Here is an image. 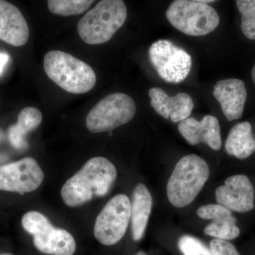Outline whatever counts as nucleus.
I'll return each instance as SVG.
<instances>
[{"instance_id":"nucleus-1","label":"nucleus","mask_w":255,"mask_h":255,"mask_svg":"<svg viewBox=\"0 0 255 255\" xmlns=\"http://www.w3.org/2000/svg\"><path fill=\"white\" fill-rule=\"evenodd\" d=\"M117 177V169L108 159L93 157L65 183L62 199L70 207L83 205L94 197L108 194Z\"/></svg>"},{"instance_id":"nucleus-2","label":"nucleus","mask_w":255,"mask_h":255,"mask_svg":"<svg viewBox=\"0 0 255 255\" xmlns=\"http://www.w3.org/2000/svg\"><path fill=\"white\" fill-rule=\"evenodd\" d=\"M45 73L60 88L72 94H85L95 86L97 78L88 64L60 50H50L43 60Z\"/></svg>"},{"instance_id":"nucleus-3","label":"nucleus","mask_w":255,"mask_h":255,"mask_svg":"<svg viewBox=\"0 0 255 255\" xmlns=\"http://www.w3.org/2000/svg\"><path fill=\"white\" fill-rule=\"evenodd\" d=\"M207 162L199 156H184L176 164L167 185L168 200L174 207L184 208L193 202L209 179Z\"/></svg>"},{"instance_id":"nucleus-4","label":"nucleus","mask_w":255,"mask_h":255,"mask_svg":"<svg viewBox=\"0 0 255 255\" xmlns=\"http://www.w3.org/2000/svg\"><path fill=\"white\" fill-rule=\"evenodd\" d=\"M127 14L122 0H102L79 21V36L87 44L107 43L123 26Z\"/></svg>"},{"instance_id":"nucleus-5","label":"nucleus","mask_w":255,"mask_h":255,"mask_svg":"<svg viewBox=\"0 0 255 255\" xmlns=\"http://www.w3.org/2000/svg\"><path fill=\"white\" fill-rule=\"evenodd\" d=\"M166 17L174 28L191 36L209 34L220 23L219 15L214 7L190 0L172 1L166 11Z\"/></svg>"},{"instance_id":"nucleus-6","label":"nucleus","mask_w":255,"mask_h":255,"mask_svg":"<svg viewBox=\"0 0 255 255\" xmlns=\"http://www.w3.org/2000/svg\"><path fill=\"white\" fill-rule=\"evenodd\" d=\"M23 229L31 234L38 251L50 255H73L76 243L68 231L53 226L44 215L29 211L23 216Z\"/></svg>"},{"instance_id":"nucleus-7","label":"nucleus","mask_w":255,"mask_h":255,"mask_svg":"<svg viewBox=\"0 0 255 255\" xmlns=\"http://www.w3.org/2000/svg\"><path fill=\"white\" fill-rule=\"evenodd\" d=\"M136 112V105L130 96L114 93L101 100L86 118L87 129L93 133L110 132L130 122Z\"/></svg>"},{"instance_id":"nucleus-8","label":"nucleus","mask_w":255,"mask_h":255,"mask_svg":"<svg viewBox=\"0 0 255 255\" xmlns=\"http://www.w3.org/2000/svg\"><path fill=\"white\" fill-rule=\"evenodd\" d=\"M131 216V202L125 194L111 199L96 219L94 234L101 244H117L127 232Z\"/></svg>"},{"instance_id":"nucleus-9","label":"nucleus","mask_w":255,"mask_h":255,"mask_svg":"<svg viewBox=\"0 0 255 255\" xmlns=\"http://www.w3.org/2000/svg\"><path fill=\"white\" fill-rule=\"evenodd\" d=\"M149 58L161 78L168 83L184 81L191 72V56L169 40H158L149 48Z\"/></svg>"},{"instance_id":"nucleus-10","label":"nucleus","mask_w":255,"mask_h":255,"mask_svg":"<svg viewBox=\"0 0 255 255\" xmlns=\"http://www.w3.org/2000/svg\"><path fill=\"white\" fill-rule=\"evenodd\" d=\"M43 179V170L32 157L0 166V190L23 195L38 189Z\"/></svg>"},{"instance_id":"nucleus-11","label":"nucleus","mask_w":255,"mask_h":255,"mask_svg":"<svg viewBox=\"0 0 255 255\" xmlns=\"http://www.w3.org/2000/svg\"><path fill=\"white\" fill-rule=\"evenodd\" d=\"M216 200L230 211L248 212L255 208L254 187L246 175L231 176L226 179L224 185L216 189Z\"/></svg>"},{"instance_id":"nucleus-12","label":"nucleus","mask_w":255,"mask_h":255,"mask_svg":"<svg viewBox=\"0 0 255 255\" xmlns=\"http://www.w3.org/2000/svg\"><path fill=\"white\" fill-rule=\"evenodd\" d=\"M178 130L191 145L205 143L214 150L222 147L221 127L214 116L206 115L201 121L189 117L179 124Z\"/></svg>"},{"instance_id":"nucleus-13","label":"nucleus","mask_w":255,"mask_h":255,"mask_svg":"<svg viewBox=\"0 0 255 255\" xmlns=\"http://www.w3.org/2000/svg\"><path fill=\"white\" fill-rule=\"evenodd\" d=\"M148 95L154 110L173 123H180L189 118L194 109V102L188 94L179 93L174 97H169L162 89L152 87Z\"/></svg>"},{"instance_id":"nucleus-14","label":"nucleus","mask_w":255,"mask_h":255,"mask_svg":"<svg viewBox=\"0 0 255 255\" xmlns=\"http://www.w3.org/2000/svg\"><path fill=\"white\" fill-rule=\"evenodd\" d=\"M214 96L228 121L241 119L247 100L246 85L243 80L236 78L220 80L214 86Z\"/></svg>"},{"instance_id":"nucleus-15","label":"nucleus","mask_w":255,"mask_h":255,"mask_svg":"<svg viewBox=\"0 0 255 255\" xmlns=\"http://www.w3.org/2000/svg\"><path fill=\"white\" fill-rule=\"evenodd\" d=\"M201 219L211 220L213 222L204 228L207 236L223 241H231L240 236L241 231L236 226L237 219L229 209L219 204H207L197 210Z\"/></svg>"},{"instance_id":"nucleus-16","label":"nucleus","mask_w":255,"mask_h":255,"mask_svg":"<svg viewBox=\"0 0 255 255\" xmlns=\"http://www.w3.org/2000/svg\"><path fill=\"white\" fill-rule=\"evenodd\" d=\"M29 28L26 18L16 6L0 0V40L13 46L27 43Z\"/></svg>"},{"instance_id":"nucleus-17","label":"nucleus","mask_w":255,"mask_h":255,"mask_svg":"<svg viewBox=\"0 0 255 255\" xmlns=\"http://www.w3.org/2000/svg\"><path fill=\"white\" fill-rule=\"evenodd\" d=\"M152 198L143 184H137L131 202V230L132 239L139 241L143 237L152 211Z\"/></svg>"},{"instance_id":"nucleus-18","label":"nucleus","mask_w":255,"mask_h":255,"mask_svg":"<svg viewBox=\"0 0 255 255\" xmlns=\"http://www.w3.org/2000/svg\"><path fill=\"white\" fill-rule=\"evenodd\" d=\"M228 155L238 159L248 158L255 152V136L251 124L241 122L231 129L225 145Z\"/></svg>"},{"instance_id":"nucleus-19","label":"nucleus","mask_w":255,"mask_h":255,"mask_svg":"<svg viewBox=\"0 0 255 255\" xmlns=\"http://www.w3.org/2000/svg\"><path fill=\"white\" fill-rule=\"evenodd\" d=\"M42 120L43 116L38 109L32 107L23 109L18 114L17 123L8 129V138L11 145L17 150L27 148L26 135L39 127Z\"/></svg>"},{"instance_id":"nucleus-20","label":"nucleus","mask_w":255,"mask_h":255,"mask_svg":"<svg viewBox=\"0 0 255 255\" xmlns=\"http://www.w3.org/2000/svg\"><path fill=\"white\" fill-rule=\"evenodd\" d=\"M94 2L90 0H49L48 7L53 14L68 16L85 12Z\"/></svg>"},{"instance_id":"nucleus-21","label":"nucleus","mask_w":255,"mask_h":255,"mask_svg":"<svg viewBox=\"0 0 255 255\" xmlns=\"http://www.w3.org/2000/svg\"><path fill=\"white\" fill-rule=\"evenodd\" d=\"M238 11L241 14V29L243 34L255 40V0H237Z\"/></svg>"},{"instance_id":"nucleus-22","label":"nucleus","mask_w":255,"mask_h":255,"mask_svg":"<svg viewBox=\"0 0 255 255\" xmlns=\"http://www.w3.org/2000/svg\"><path fill=\"white\" fill-rule=\"evenodd\" d=\"M178 247L183 255H214L211 249L193 236H184L179 238Z\"/></svg>"},{"instance_id":"nucleus-23","label":"nucleus","mask_w":255,"mask_h":255,"mask_svg":"<svg viewBox=\"0 0 255 255\" xmlns=\"http://www.w3.org/2000/svg\"><path fill=\"white\" fill-rule=\"evenodd\" d=\"M210 249L214 255H241L236 247L223 240H212L210 243Z\"/></svg>"},{"instance_id":"nucleus-24","label":"nucleus","mask_w":255,"mask_h":255,"mask_svg":"<svg viewBox=\"0 0 255 255\" xmlns=\"http://www.w3.org/2000/svg\"><path fill=\"white\" fill-rule=\"evenodd\" d=\"M9 59V55L4 53H0V74L2 73L3 69Z\"/></svg>"},{"instance_id":"nucleus-25","label":"nucleus","mask_w":255,"mask_h":255,"mask_svg":"<svg viewBox=\"0 0 255 255\" xmlns=\"http://www.w3.org/2000/svg\"><path fill=\"white\" fill-rule=\"evenodd\" d=\"M8 159L7 156L3 153H0V164L4 162Z\"/></svg>"},{"instance_id":"nucleus-26","label":"nucleus","mask_w":255,"mask_h":255,"mask_svg":"<svg viewBox=\"0 0 255 255\" xmlns=\"http://www.w3.org/2000/svg\"><path fill=\"white\" fill-rule=\"evenodd\" d=\"M5 138V133L2 129L0 128V143L4 141Z\"/></svg>"},{"instance_id":"nucleus-27","label":"nucleus","mask_w":255,"mask_h":255,"mask_svg":"<svg viewBox=\"0 0 255 255\" xmlns=\"http://www.w3.org/2000/svg\"><path fill=\"white\" fill-rule=\"evenodd\" d=\"M252 78H253V82H254L255 85V65L253 67V70H252Z\"/></svg>"},{"instance_id":"nucleus-28","label":"nucleus","mask_w":255,"mask_h":255,"mask_svg":"<svg viewBox=\"0 0 255 255\" xmlns=\"http://www.w3.org/2000/svg\"><path fill=\"white\" fill-rule=\"evenodd\" d=\"M199 2L203 3V4H208V3L214 2L215 1H211V0H198Z\"/></svg>"},{"instance_id":"nucleus-29","label":"nucleus","mask_w":255,"mask_h":255,"mask_svg":"<svg viewBox=\"0 0 255 255\" xmlns=\"http://www.w3.org/2000/svg\"><path fill=\"white\" fill-rule=\"evenodd\" d=\"M135 255H147L145 253H144L143 251H140V252H138V253H136V254H135Z\"/></svg>"},{"instance_id":"nucleus-30","label":"nucleus","mask_w":255,"mask_h":255,"mask_svg":"<svg viewBox=\"0 0 255 255\" xmlns=\"http://www.w3.org/2000/svg\"><path fill=\"white\" fill-rule=\"evenodd\" d=\"M112 131L109 132V135H110V136H111V135H112Z\"/></svg>"},{"instance_id":"nucleus-31","label":"nucleus","mask_w":255,"mask_h":255,"mask_svg":"<svg viewBox=\"0 0 255 255\" xmlns=\"http://www.w3.org/2000/svg\"><path fill=\"white\" fill-rule=\"evenodd\" d=\"M0 255H11L10 254H0Z\"/></svg>"}]
</instances>
